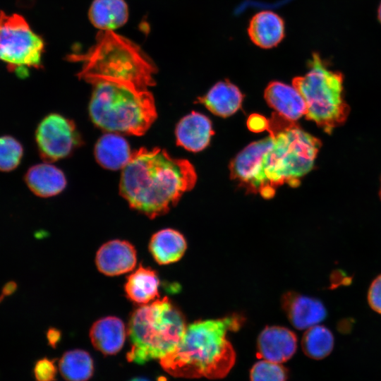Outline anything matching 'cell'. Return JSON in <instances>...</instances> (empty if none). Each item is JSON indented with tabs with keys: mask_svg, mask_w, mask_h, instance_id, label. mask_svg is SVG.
I'll use <instances>...</instances> for the list:
<instances>
[{
	"mask_svg": "<svg viewBox=\"0 0 381 381\" xmlns=\"http://www.w3.org/2000/svg\"><path fill=\"white\" fill-rule=\"evenodd\" d=\"M270 135L249 144L230 163L231 178L251 193L272 198L284 183L291 187L313 168L319 138L277 112L267 120Z\"/></svg>",
	"mask_w": 381,
	"mask_h": 381,
	"instance_id": "cell-1",
	"label": "cell"
},
{
	"mask_svg": "<svg viewBox=\"0 0 381 381\" xmlns=\"http://www.w3.org/2000/svg\"><path fill=\"white\" fill-rule=\"evenodd\" d=\"M196 180L188 160L159 147H141L122 169L119 191L131 208L153 219L167 213Z\"/></svg>",
	"mask_w": 381,
	"mask_h": 381,
	"instance_id": "cell-2",
	"label": "cell"
},
{
	"mask_svg": "<svg viewBox=\"0 0 381 381\" xmlns=\"http://www.w3.org/2000/svg\"><path fill=\"white\" fill-rule=\"evenodd\" d=\"M242 320L231 316L196 321L187 325L176 349L160 359L163 369L176 377L220 379L233 368L236 353L226 339Z\"/></svg>",
	"mask_w": 381,
	"mask_h": 381,
	"instance_id": "cell-3",
	"label": "cell"
},
{
	"mask_svg": "<svg viewBox=\"0 0 381 381\" xmlns=\"http://www.w3.org/2000/svg\"><path fill=\"white\" fill-rule=\"evenodd\" d=\"M68 59L81 64L77 75L85 82L114 78L155 85V63L139 45L112 30H99L92 47L83 54H71Z\"/></svg>",
	"mask_w": 381,
	"mask_h": 381,
	"instance_id": "cell-4",
	"label": "cell"
},
{
	"mask_svg": "<svg viewBox=\"0 0 381 381\" xmlns=\"http://www.w3.org/2000/svg\"><path fill=\"white\" fill-rule=\"evenodd\" d=\"M186 327L183 315L167 297L141 305L128 322V361L144 364L165 357L176 349Z\"/></svg>",
	"mask_w": 381,
	"mask_h": 381,
	"instance_id": "cell-5",
	"label": "cell"
},
{
	"mask_svg": "<svg viewBox=\"0 0 381 381\" xmlns=\"http://www.w3.org/2000/svg\"><path fill=\"white\" fill-rule=\"evenodd\" d=\"M308 66V73L294 78L292 85L305 101L306 118L332 134L346 122L350 112L344 99L343 74L329 68L315 53Z\"/></svg>",
	"mask_w": 381,
	"mask_h": 381,
	"instance_id": "cell-6",
	"label": "cell"
},
{
	"mask_svg": "<svg viewBox=\"0 0 381 381\" xmlns=\"http://www.w3.org/2000/svg\"><path fill=\"white\" fill-rule=\"evenodd\" d=\"M44 44L20 15L0 11V60L10 71L25 75L28 68H39Z\"/></svg>",
	"mask_w": 381,
	"mask_h": 381,
	"instance_id": "cell-7",
	"label": "cell"
},
{
	"mask_svg": "<svg viewBox=\"0 0 381 381\" xmlns=\"http://www.w3.org/2000/svg\"><path fill=\"white\" fill-rule=\"evenodd\" d=\"M35 138L42 157L50 162L66 157L78 141L74 123L58 114H50L40 121Z\"/></svg>",
	"mask_w": 381,
	"mask_h": 381,
	"instance_id": "cell-8",
	"label": "cell"
},
{
	"mask_svg": "<svg viewBox=\"0 0 381 381\" xmlns=\"http://www.w3.org/2000/svg\"><path fill=\"white\" fill-rule=\"evenodd\" d=\"M137 262L134 246L126 241L112 240L97 250L95 263L98 270L107 276H117L133 270Z\"/></svg>",
	"mask_w": 381,
	"mask_h": 381,
	"instance_id": "cell-9",
	"label": "cell"
},
{
	"mask_svg": "<svg viewBox=\"0 0 381 381\" xmlns=\"http://www.w3.org/2000/svg\"><path fill=\"white\" fill-rule=\"evenodd\" d=\"M258 355L263 360L282 363L290 359L297 348V337L290 329L278 326L267 327L260 334Z\"/></svg>",
	"mask_w": 381,
	"mask_h": 381,
	"instance_id": "cell-10",
	"label": "cell"
},
{
	"mask_svg": "<svg viewBox=\"0 0 381 381\" xmlns=\"http://www.w3.org/2000/svg\"><path fill=\"white\" fill-rule=\"evenodd\" d=\"M282 307L294 327L308 329L327 317V310L318 299L296 293H287L282 298Z\"/></svg>",
	"mask_w": 381,
	"mask_h": 381,
	"instance_id": "cell-11",
	"label": "cell"
},
{
	"mask_svg": "<svg viewBox=\"0 0 381 381\" xmlns=\"http://www.w3.org/2000/svg\"><path fill=\"white\" fill-rule=\"evenodd\" d=\"M213 134L210 120L195 111L182 118L176 128L177 145L195 152L205 148Z\"/></svg>",
	"mask_w": 381,
	"mask_h": 381,
	"instance_id": "cell-12",
	"label": "cell"
},
{
	"mask_svg": "<svg viewBox=\"0 0 381 381\" xmlns=\"http://www.w3.org/2000/svg\"><path fill=\"white\" fill-rule=\"evenodd\" d=\"M265 99L270 107L288 120L296 121L306 114L305 101L293 85L272 82L265 90Z\"/></svg>",
	"mask_w": 381,
	"mask_h": 381,
	"instance_id": "cell-13",
	"label": "cell"
},
{
	"mask_svg": "<svg viewBox=\"0 0 381 381\" xmlns=\"http://www.w3.org/2000/svg\"><path fill=\"white\" fill-rule=\"evenodd\" d=\"M126 331L123 321L114 316L97 320L90 330L94 347L104 355L118 353L124 344Z\"/></svg>",
	"mask_w": 381,
	"mask_h": 381,
	"instance_id": "cell-14",
	"label": "cell"
},
{
	"mask_svg": "<svg viewBox=\"0 0 381 381\" xmlns=\"http://www.w3.org/2000/svg\"><path fill=\"white\" fill-rule=\"evenodd\" d=\"M25 181L36 195L48 198L60 193L66 186L63 171L55 166L42 163L31 167L25 175Z\"/></svg>",
	"mask_w": 381,
	"mask_h": 381,
	"instance_id": "cell-15",
	"label": "cell"
},
{
	"mask_svg": "<svg viewBox=\"0 0 381 381\" xmlns=\"http://www.w3.org/2000/svg\"><path fill=\"white\" fill-rule=\"evenodd\" d=\"M284 29V20L278 14L263 11L252 18L248 32L255 44L269 49L277 46L282 40Z\"/></svg>",
	"mask_w": 381,
	"mask_h": 381,
	"instance_id": "cell-16",
	"label": "cell"
},
{
	"mask_svg": "<svg viewBox=\"0 0 381 381\" xmlns=\"http://www.w3.org/2000/svg\"><path fill=\"white\" fill-rule=\"evenodd\" d=\"M242 100L239 89L228 81L216 83L205 96L198 98V102L222 117L234 114L241 107Z\"/></svg>",
	"mask_w": 381,
	"mask_h": 381,
	"instance_id": "cell-17",
	"label": "cell"
},
{
	"mask_svg": "<svg viewBox=\"0 0 381 381\" xmlns=\"http://www.w3.org/2000/svg\"><path fill=\"white\" fill-rule=\"evenodd\" d=\"M131 154L126 140L114 133L103 135L95 147L97 162L111 170L123 169L130 160Z\"/></svg>",
	"mask_w": 381,
	"mask_h": 381,
	"instance_id": "cell-18",
	"label": "cell"
},
{
	"mask_svg": "<svg viewBox=\"0 0 381 381\" xmlns=\"http://www.w3.org/2000/svg\"><path fill=\"white\" fill-rule=\"evenodd\" d=\"M88 17L100 30H112L123 26L128 18V8L124 0H94Z\"/></svg>",
	"mask_w": 381,
	"mask_h": 381,
	"instance_id": "cell-19",
	"label": "cell"
},
{
	"mask_svg": "<svg viewBox=\"0 0 381 381\" xmlns=\"http://www.w3.org/2000/svg\"><path fill=\"white\" fill-rule=\"evenodd\" d=\"M149 249L158 264L167 265L181 258L186 250V241L178 231L164 229L153 234Z\"/></svg>",
	"mask_w": 381,
	"mask_h": 381,
	"instance_id": "cell-20",
	"label": "cell"
},
{
	"mask_svg": "<svg viewBox=\"0 0 381 381\" xmlns=\"http://www.w3.org/2000/svg\"><path fill=\"white\" fill-rule=\"evenodd\" d=\"M159 280L156 272L140 265L128 277L124 289L129 300L145 305L159 297Z\"/></svg>",
	"mask_w": 381,
	"mask_h": 381,
	"instance_id": "cell-21",
	"label": "cell"
},
{
	"mask_svg": "<svg viewBox=\"0 0 381 381\" xmlns=\"http://www.w3.org/2000/svg\"><path fill=\"white\" fill-rule=\"evenodd\" d=\"M93 361L90 354L80 349L66 352L59 361V370L68 381H86L93 373Z\"/></svg>",
	"mask_w": 381,
	"mask_h": 381,
	"instance_id": "cell-22",
	"label": "cell"
},
{
	"mask_svg": "<svg viewBox=\"0 0 381 381\" xmlns=\"http://www.w3.org/2000/svg\"><path fill=\"white\" fill-rule=\"evenodd\" d=\"M301 344L307 356L315 360L322 359L327 357L334 348V336L328 328L317 325L307 329Z\"/></svg>",
	"mask_w": 381,
	"mask_h": 381,
	"instance_id": "cell-23",
	"label": "cell"
},
{
	"mask_svg": "<svg viewBox=\"0 0 381 381\" xmlns=\"http://www.w3.org/2000/svg\"><path fill=\"white\" fill-rule=\"evenodd\" d=\"M23 155L21 143L11 135L0 136V171H11L20 163Z\"/></svg>",
	"mask_w": 381,
	"mask_h": 381,
	"instance_id": "cell-24",
	"label": "cell"
},
{
	"mask_svg": "<svg viewBox=\"0 0 381 381\" xmlns=\"http://www.w3.org/2000/svg\"><path fill=\"white\" fill-rule=\"evenodd\" d=\"M250 377V381H286L287 374L280 363L262 360L253 365Z\"/></svg>",
	"mask_w": 381,
	"mask_h": 381,
	"instance_id": "cell-25",
	"label": "cell"
},
{
	"mask_svg": "<svg viewBox=\"0 0 381 381\" xmlns=\"http://www.w3.org/2000/svg\"><path fill=\"white\" fill-rule=\"evenodd\" d=\"M34 374L37 381H53L56 374V369L52 361L43 358L36 363Z\"/></svg>",
	"mask_w": 381,
	"mask_h": 381,
	"instance_id": "cell-26",
	"label": "cell"
},
{
	"mask_svg": "<svg viewBox=\"0 0 381 381\" xmlns=\"http://www.w3.org/2000/svg\"><path fill=\"white\" fill-rule=\"evenodd\" d=\"M368 301L373 310L381 314V274L372 282L368 292Z\"/></svg>",
	"mask_w": 381,
	"mask_h": 381,
	"instance_id": "cell-27",
	"label": "cell"
},
{
	"mask_svg": "<svg viewBox=\"0 0 381 381\" xmlns=\"http://www.w3.org/2000/svg\"><path fill=\"white\" fill-rule=\"evenodd\" d=\"M130 381H150V380L144 377H136V378L131 380Z\"/></svg>",
	"mask_w": 381,
	"mask_h": 381,
	"instance_id": "cell-28",
	"label": "cell"
},
{
	"mask_svg": "<svg viewBox=\"0 0 381 381\" xmlns=\"http://www.w3.org/2000/svg\"><path fill=\"white\" fill-rule=\"evenodd\" d=\"M377 15H378V19H379L380 22L381 23V3H380V6L378 8Z\"/></svg>",
	"mask_w": 381,
	"mask_h": 381,
	"instance_id": "cell-29",
	"label": "cell"
},
{
	"mask_svg": "<svg viewBox=\"0 0 381 381\" xmlns=\"http://www.w3.org/2000/svg\"><path fill=\"white\" fill-rule=\"evenodd\" d=\"M380 188H379V197H380V199L381 200V178H380Z\"/></svg>",
	"mask_w": 381,
	"mask_h": 381,
	"instance_id": "cell-30",
	"label": "cell"
}]
</instances>
